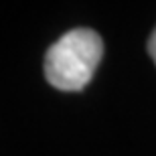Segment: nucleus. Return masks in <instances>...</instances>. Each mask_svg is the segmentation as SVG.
Wrapping results in <instances>:
<instances>
[{
	"label": "nucleus",
	"mask_w": 156,
	"mask_h": 156,
	"mask_svg": "<svg viewBox=\"0 0 156 156\" xmlns=\"http://www.w3.org/2000/svg\"><path fill=\"white\" fill-rule=\"evenodd\" d=\"M104 57V41L91 29H73L45 55V77L55 89L81 91Z\"/></svg>",
	"instance_id": "obj_1"
},
{
	"label": "nucleus",
	"mask_w": 156,
	"mask_h": 156,
	"mask_svg": "<svg viewBox=\"0 0 156 156\" xmlns=\"http://www.w3.org/2000/svg\"><path fill=\"white\" fill-rule=\"evenodd\" d=\"M148 53H150L152 61H154V65H156V29L152 30L150 39H148Z\"/></svg>",
	"instance_id": "obj_2"
}]
</instances>
